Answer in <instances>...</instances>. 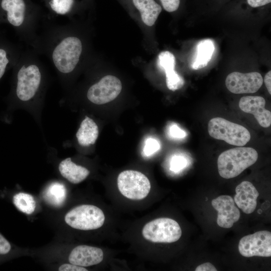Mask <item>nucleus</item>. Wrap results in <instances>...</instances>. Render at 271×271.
Wrapping results in <instances>:
<instances>
[{"label": "nucleus", "instance_id": "obj_1", "mask_svg": "<svg viewBox=\"0 0 271 271\" xmlns=\"http://www.w3.org/2000/svg\"><path fill=\"white\" fill-rule=\"evenodd\" d=\"M49 58L61 79L71 74L80 62L83 52L81 39L69 32L65 26L49 28L39 36L34 49Z\"/></svg>", "mask_w": 271, "mask_h": 271}, {"label": "nucleus", "instance_id": "obj_29", "mask_svg": "<svg viewBox=\"0 0 271 271\" xmlns=\"http://www.w3.org/2000/svg\"><path fill=\"white\" fill-rule=\"evenodd\" d=\"M169 134L174 138H183L186 136L185 132L177 125L173 124L169 128Z\"/></svg>", "mask_w": 271, "mask_h": 271}, {"label": "nucleus", "instance_id": "obj_6", "mask_svg": "<svg viewBox=\"0 0 271 271\" xmlns=\"http://www.w3.org/2000/svg\"><path fill=\"white\" fill-rule=\"evenodd\" d=\"M65 222L74 229L90 230L101 227L105 221L104 214L99 208L93 205L77 206L65 216Z\"/></svg>", "mask_w": 271, "mask_h": 271}, {"label": "nucleus", "instance_id": "obj_30", "mask_svg": "<svg viewBox=\"0 0 271 271\" xmlns=\"http://www.w3.org/2000/svg\"><path fill=\"white\" fill-rule=\"evenodd\" d=\"M11 248L9 242L0 234V254H7L10 251Z\"/></svg>", "mask_w": 271, "mask_h": 271}, {"label": "nucleus", "instance_id": "obj_21", "mask_svg": "<svg viewBox=\"0 0 271 271\" xmlns=\"http://www.w3.org/2000/svg\"><path fill=\"white\" fill-rule=\"evenodd\" d=\"M132 2L140 11L144 23L153 26L162 11L161 7L154 0H132Z\"/></svg>", "mask_w": 271, "mask_h": 271}, {"label": "nucleus", "instance_id": "obj_9", "mask_svg": "<svg viewBox=\"0 0 271 271\" xmlns=\"http://www.w3.org/2000/svg\"><path fill=\"white\" fill-rule=\"evenodd\" d=\"M121 89L122 84L118 78L113 75H106L90 86L86 96L91 102L101 105L115 99Z\"/></svg>", "mask_w": 271, "mask_h": 271}, {"label": "nucleus", "instance_id": "obj_14", "mask_svg": "<svg viewBox=\"0 0 271 271\" xmlns=\"http://www.w3.org/2000/svg\"><path fill=\"white\" fill-rule=\"evenodd\" d=\"M103 259V252L101 249L86 245L75 247L68 257L70 263L83 267L97 264Z\"/></svg>", "mask_w": 271, "mask_h": 271}, {"label": "nucleus", "instance_id": "obj_16", "mask_svg": "<svg viewBox=\"0 0 271 271\" xmlns=\"http://www.w3.org/2000/svg\"><path fill=\"white\" fill-rule=\"evenodd\" d=\"M236 194L234 201L244 213L250 214L255 209L257 199L259 193L253 185L248 181H243L235 189Z\"/></svg>", "mask_w": 271, "mask_h": 271}, {"label": "nucleus", "instance_id": "obj_4", "mask_svg": "<svg viewBox=\"0 0 271 271\" xmlns=\"http://www.w3.org/2000/svg\"><path fill=\"white\" fill-rule=\"evenodd\" d=\"M257 159V152L252 148L241 146L228 150L218 157L219 174L225 179L234 178L254 164Z\"/></svg>", "mask_w": 271, "mask_h": 271}, {"label": "nucleus", "instance_id": "obj_23", "mask_svg": "<svg viewBox=\"0 0 271 271\" xmlns=\"http://www.w3.org/2000/svg\"><path fill=\"white\" fill-rule=\"evenodd\" d=\"M13 203L20 211L27 214H32L36 208L33 197L28 193L20 192L15 195Z\"/></svg>", "mask_w": 271, "mask_h": 271}, {"label": "nucleus", "instance_id": "obj_22", "mask_svg": "<svg viewBox=\"0 0 271 271\" xmlns=\"http://www.w3.org/2000/svg\"><path fill=\"white\" fill-rule=\"evenodd\" d=\"M66 193V189L63 184L58 182H54L46 189L44 197L50 204L55 206H59L64 201Z\"/></svg>", "mask_w": 271, "mask_h": 271}, {"label": "nucleus", "instance_id": "obj_10", "mask_svg": "<svg viewBox=\"0 0 271 271\" xmlns=\"http://www.w3.org/2000/svg\"><path fill=\"white\" fill-rule=\"evenodd\" d=\"M239 253L245 257L271 256V233L266 230L256 232L241 238Z\"/></svg>", "mask_w": 271, "mask_h": 271}, {"label": "nucleus", "instance_id": "obj_25", "mask_svg": "<svg viewBox=\"0 0 271 271\" xmlns=\"http://www.w3.org/2000/svg\"><path fill=\"white\" fill-rule=\"evenodd\" d=\"M160 148V145L158 141L154 139L150 138L146 140L144 149L145 154L150 156L158 151Z\"/></svg>", "mask_w": 271, "mask_h": 271}, {"label": "nucleus", "instance_id": "obj_5", "mask_svg": "<svg viewBox=\"0 0 271 271\" xmlns=\"http://www.w3.org/2000/svg\"><path fill=\"white\" fill-rule=\"evenodd\" d=\"M208 130L211 137L238 147L244 146L250 139V132L245 127L221 117L212 118Z\"/></svg>", "mask_w": 271, "mask_h": 271}, {"label": "nucleus", "instance_id": "obj_26", "mask_svg": "<svg viewBox=\"0 0 271 271\" xmlns=\"http://www.w3.org/2000/svg\"><path fill=\"white\" fill-rule=\"evenodd\" d=\"M187 164L186 159L182 156H174L171 162V170L174 172H178L184 168Z\"/></svg>", "mask_w": 271, "mask_h": 271}, {"label": "nucleus", "instance_id": "obj_32", "mask_svg": "<svg viewBox=\"0 0 271 271\" xmlns=\"http://www.w3.org/2000/svg\"><path fill=\"white\" fill-rule=\"evenodd\" d=\"M248 4L251 7L257 8L267 5L271 0H247Z\"/></svg>", "mask_w": 271, "mask_h": 271}, {"label": "nucleus", "instance_id": "obj_24", "mask_svg": "<svg viewBox=\"0 0 271 271\" xmlns=\"http://www.w3.org/2000/svg\"><path fill=\"white\" fill-rule=\"evenodd\" d=\"M74 0H50L49 2L52 10L58 15L69 13L74 4Z\"/></svg>", "mask_w": 271, "mask_h": 271}, {"label": "nucleus", "instance_id": "obj_27", "mask_svg": "<svg viewBox=\"0 0 271 271\" xmlns=\"http://www.w3.org/2000/svg\"><path fill=\"white\" fill-rule=\"evenodd\" d=\"M164 9L168 12L176 11L180 5V0H160Z\"/></svg>", "mask_w": 271, "mask_h": 271}, {"label": "nucleus", "instance_id": "obj_2", "mask_svg": "<svg viewBox=\"0 0 271 271\" xmlns=\"http://www.w3.org/2000/svg\"><path fill=\"white\" fill-rule=\"evenodd\" d=\"M35 50L22 51L15 65L13 92L24 104L40 97L44 91L46 75L45 68Z\"/></svg>", "mask_w": 271, "mask_h": 271}, {"label": "nucleus", "instance_id": "obj_28", "mask_svg": "<svg viewBox=\"0 0 271 271\" xmlns=\"http://www.w3.org/2000/svg\"><path fill=\"white\" fill-rule=\"evenodd\" d=\"M59 271H87L84 267L78 266L72 263H64L58 268Z\"/></svg>", "mask_w": 271, "mask_h": 271}, {"label": "nucleus", "instance_id": "obj_15", "mask_svg": "<svg viewBox=\"0 0 271 271\" xmlns=\"http://www.w3.org/2000/svg\"><path fill=\"white\" fill-rule=\"evenodd\" d=\"M158 66L164 70L166 77V84L169 89L175 91L184 85L183 78L175 70L176 59L174 55L168 51L161 52L158 58Z\"/></svg>", "mask_w": 271, "mask_h": 271}, {"label": "nucleus", "instance_id": "obj_19", "mask_svg": "<svg viewBox=\"0 0 271 271\" xmlns=\"http://www.w3.org/2000/svg\"><path fill=\"white\" fill-rule=\"evenodd\" d=\"M214 51L215 45L212 40L206 39L199 41L196 45L191 67L199 70L206 67L212 59Z\"/></svg>", "mask_w": 271, "mask_h": 271}, {"label": "nucleus", "instance_id": "obj_17", "mask_svg": "<svg viewBox=\"0 0 271 271\" xmlns=\"http://www.w3.org/2000/svg\"><path fill=\"white\" fill-rule=\"evenodd\" d=\"M58 169L63 177L74 184L84 181L90 174L87 169L73 163L70 158L61 161Z\"/></svg>", "mask_w": 271, "mask_h": 271}, {"label": "nucleus", "instance_id": "obj_8", "mask_svg": "<svg viewBox=\"0 0 271 271\" xmlns=\"http://www.w3.org/2000/svg\"><path fill=\"white\" fill-rule=\"evenodd\" d=\"M117 184L121 194L131 200L144 199L151 190L149 179L142 173L134 170L121 172L117 177Z\"/></svg>", "mask_w": 271, "mask_h": 271}, {"label": "nucleus", "instance_id": "obj_7", "mask_svg": "<svg viewBox=\"0 0 271 271\" xmlns=\"http://www.w3.org/2000/svg\"><path fill=\"white\" fill-rule=\"evenodd\" d=\"M142 235L152 242L172 243L180 239L182 230L176 221L169 218H159L144 226Z\"/></svg>", "mask_w": 271, "mask_h": 271}, {"label": "nucleus", "instance_id": "obj_12", "mask_svg": "<svg viewBox=\"0 0 271 271\" xmlns=\"http://www.w3.org/2000/svg\"><path fill=\"white\" fill-rule=\"evenodd\" d=\"M218 211L217 223L221 227L231 228L239 219L240 213L233 198L228 195H221L211 202Z\"/></svg>", "mask_w": 271, "mask_h": 271}, {"label": "nucleus", "instance_id": "obj_11", "mask_svg": "<svg viewBox=\"0 0 271 271\" xmlns=\"http://www.w3.org/2000/svg\"><path fill=\"white\" fill-rule=\"evenodd\" d=\"M263 81L262 76L257 72H233L227 75L225 85L228 90L234 94L253 93L261 87Z\"/></svg>", "mask_w": 271, "mask_h": 271}, {"label": "nucleus", "instance_id": "obj_3", "mask_svg": "<svg viewBox=\"0 0 271 271\" xmlns=\"http://www.w3.org/2000/svg\"><path fill=\"white\" fill-rule=\"evenodd\" d=\"M1 7L6 13V23L12 26L20 38L31 46H36L39 36L37 33L39 22L28 13L24 0H2Z\"/></svg>", "mask_w": 271, "mask_h": 271}, {"label": "nucleus", "instance_id": "obj_34", "mask_svg": "<svg viewBox=\"0 0 271 271\" xmlns=\"http://www.w3.org/2000/svg\"></svg>", "mask_w": 271, "mask_h": 271}, {"label": "nucleus", "instance_id": "obj_18", "mask_svg": "<svg viewBox=\"0 0 271 271\" xmlns=\"http://www.w3.org/2000/svg\"><path fill=\"white\" fill-rule=\"evenodd\" d=\"M22 52L17 46L0 38V80L8 68L15 66Z\"/></svg>", "mask_w": 271, "mask_h": 271}, {"label": "nucleus", "instance_id": "obj_33", "mask_svg": "<svg viewBox=\"0 0 271 271\" xmlns=\"http://www.w3.org/2000/svg\"><path fill=\"white\" fill-rule=\"evenodd\" d=\"M265 85L268 90V92L271 94V71H269L265 74L264 78Z\"/></svg>", "mask_w": 271, "mask_h": 271}, {"label": "nucleus", "instance_id": "obj_20", "mask_svg": "<svg viewBox=\"0 0 271 271\" xmlns=\"http://www.w3.org/2000/svg\"><path fill=\"white\" fill-rule=\"evenodd\" d=\"M98 134L97 124L92 118L86 116L80 123L76 137L80 145L88 147L95 144Z\"/></svg>", "mask_w": 271, "mask_h": 271}, {"label": "nucleus", "instance_id": "obj_13", "mask_svg": "<svg viewBox=\"0 0 271 271\" xmlns=\"http://www.w3.org/2000/svg\"><path fill=\"white\" fill-rule=\"evenodd\" d=\"M265 100L259 96H245L241 97L239 106L243 112L252 114L263 127L271 124V112L265 108Z\"/></svg>", "mask_w": 271, "mask_h": 271}, {"label": "nucleus", "instance_id": "obj_31", "mask_svg": "<svg viewBox=\"0 0 271 271\" xmlns=\"http://www.w3.org/2000/svg\"><path fill=\"white\" fill-rule=\"evenodd\" d=\"M196 271H216L215 267L210 262H205L198 265L195 269Z\"/></svg>", "mask_w": 271, "mask_h": 271}]
</instances>
